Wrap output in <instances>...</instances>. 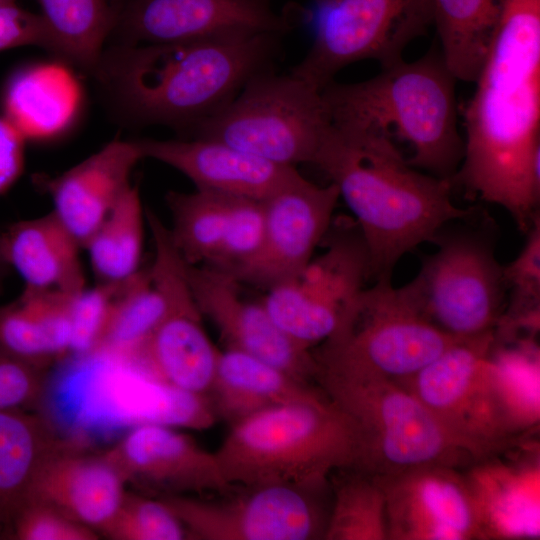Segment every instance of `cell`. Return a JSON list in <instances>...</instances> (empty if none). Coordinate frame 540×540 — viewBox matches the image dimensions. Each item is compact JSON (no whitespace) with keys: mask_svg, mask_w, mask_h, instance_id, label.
Returning <instances> with one entry per match:
<instances>
[{"mask_svg":"<svg viewBox=\"0 0 540 540\" xmlns=\"http://www.w3.org/2000/svg\"><path fill=\"white\" fill-rule=\"evenodd\" d=\"M474 83L462 111L464 155L451 182L505 209L526 233L540 201V0H501Z\"/></svg>","mask_w":540,"mask_h":540,"instance_id":"1","label":"cell"},{"mask_svg":"<svg viewBox=\"0 0 540 540\" xmlns=\"http://www.w3.org/2000/svg\"><path fill=\"white\" fill-rule=\"evenodd\" d=\"M280 36L106 45L92 76L121 122L168 126L184 137L227 105L253 76L273 69Z\"/></svg>","mask_w":540,"mask_h":540,"instance_id":"2","label":"cell"},{"mask_svg":"<svg viewBox=\"0 0 540 540\" xmlns=\"http://www.w3.org/2000/svg\"><path fill=\"white\" fill-rule=\"evenodd\" d=\"M353 214L369 260V278L392 280L399 260L431 242L446 223L472 208L454 204L451 180L411 166L385 136L330 125L313 162Z\"/></svg>","mask_w":540,"mask_h":540,"instance_id":"3","label":"cell"},{"mask_svg":"<svg viewBox=\"0 0 540 540\" xmlns=\"http://www.w3.org/2000/svg\"><path fill=\"white\" fill-rule=\"evenodd\" d=\"M456 81L441 51L432 48L419 59H403L364 81H332L321 94L334 128L401 141L411 150V166L452 180L464 155Z\"/></svg>","mask_w":540,"mask_h":540,"instance_id":"4","label":"cell"},{"mask_svg":"<svg viewBox=\"0 0 540 540\" xmlns=\"http://www.w3.org/2000/svg\"><path fill=\"white\" fill-rule=\"evenodd\" d=\"M234 486L320 484L356 469L360 449L349 416L325 393L255 413L231 426L214 452Z\"/></svg>","mask_w":540,"mask_h":540,"instance_id":"5","label":"cell"},{"mask_svg":"<svg viewBox=\"0 0 540 540\" xmlns=\"http://www.w3.org/2000/svg\"><path fill=\"white\" fill-rule=\"evenodd\" d=\"M460 339L429 322L405 285L379 280L359 292L313 355L317 375L401 383Z\"/></svg>","mask_w":540,"mask_h":540,"instance_id":"6","label":"cell"},{"mask_svg":"<svg viewBox=\"0 0 540 540\" xmlns=\"http://www.w3.org/2000/svg\"><path fill=\"white\" fill-rule=\"evenodd\" d=\"M497 225L474 207L446 223L430 243L416 276L405 284L422 315L456 338L494 331L507 287L496 256Z\"/></svg>","mask_w":540,"mask_h":540,"instance_id":"7","label":"cell"},{"mask_svg":"<svg viewBox=\"0 0 540 540\" xmlns=\"http://www.w3.org/2000/svg\"><path fill=\"white\" fill-rule=\"evenodd\" d=\"M325 394L355 425L357 469L390 475L422 466H449L475 459L431 411L402 384L318 374Z\"/></svg>","mask_w":540,"mask_h":540,"instance_id":"8","label":"cell"},{"mask_svg":"<svg viewBox=\"0 0 540 540\" xmlns=\"http://www.w3.org/2000/svg\"><path fill=\"white\" fill-rule=\"evenodd\" d=\"M494 331L455 342L401 382L480 462L522 428L493 357Z\"/></svg>","mask_w":540,"mask_h":540,"instance_id":"9","label":"cell"},{"mask_svg":"<svg viewBox=\"0 0 540 540\" xmlns=\"http://www.w3.org/2000/svg\"><path fill=\"white\" fill-rule=\"evenodd\" d=\"M321 91L291 73L253 76L217 113L184 137L226 143L271 163L313 164L330 128Z\"/></svg>","mask_w":540,"mask_h":540,"instance_id":"10","label":"cell"},{"mask_svg":"<svg viewBox=\"0 0 540 540\" xmlns=\"http://www.w3.org/2000/svg\"><path fill=\"white\" fill-rule=\"evenodd\" d=\"M314 37L291 74L318 90L350 64L382 68L403 60L406 47L432 25V0H310Z\"/></svg>","mask_w":540,"mask_h":540,"instance_id":"11","label":"cell"},{"mask_svg":"<svg viewBox=\"0 0 540 540\" xmlns=\"http://www.w3.org/2000/svg\"><path fill=\"white\" fill-rule=\"evenodd\" d=\"M327 486L234 485L215 497L158 498L180 520L188 539L312 540L324 539L330 511Z\"/></svg>","mask_w":540,"mask_h":540,"instance_id":"12","label":"cell"},{"mask_svg":"<svg viewBox=\"0 0 540 540\" xmlns=\"http://www.w3.org/2000/svg\"><path fill=\"white\" fill-rule=\"evenodd\" d=\"M326 250L294 277L267 290L262 303L292 339L311 349L337 329L369 279L366 245L356 222L330 228Z\"/></svg>","mask_w":540,"mask_h":540,"instance_id":"13","label":"cell"},{"mask_svg":"<svg viewBox=\"0 0 540 540\" xmlns=\"http://www.w3.org/2000/svg\"><path fill=\"white\" fill-rule=\"evenodd\" d=\"M150 274L166 297L167 315L136 351L120 359L172 391L203 400L209 396L220 350L203 327L186 264L176 254L162 252Z\"/></svg>","mask_w":540,"mask_h":540,"instance_id":"14","label":"cell"},{"mask_svg":"<svg viewBox=\"0 0 540 540\" xmlns=\"http://www.w3.org/2000/svg\"><path fill=\"white\" fill-rule=\"evenodd\" d=\"M106 45L174 43L290 29L269 0H109ZM105 45V46H106Z\"/></svg>","mask_w":540,"mask_h":540,"instance_id":"15","label":"cell"},{"mask_svg":"<svg viewBox=\"0 0 540 540\" xmlns=\"http://www.w3.org/2000/svg\"><path fill=\"white\" fill-rule=\"evenodd\" d=\"M374 476L385 497L388 539L485 538L472 485L456 468L431 465Z\"/></svg>","mask_w":540,"mask_h":540,"instance_id":"16","label":"cell"},{"mask_svg":"<svg viewBox=\"0 0 540 540\" xmlns=\"http://www.w3.org/2000/svg\"><path fill=\"white\" fill-rule=\"evenodd\" d=\"M333 183L319 186L298 173L263 200L264 237L258 254L232 274L269 289L296 276L324 240L339 200Z\"/></svg>","mask_w":540,"mask_h":540,"instance_id":"17","label":"cell"},{"mask_svg":"<svg viewBox=\"0 0 540 540\" xmlns=\"http://www.w3.org/2000/svg\"><path fill=\"white\" fill-rule=\"evenodd\" d=\"M186 273L201 314L215 324L226 348L249 354L299 380L316 379L317 364L311 349L286 334L262 301L246 300L240 292L241 283L232 274L187 262Z\"/></svg>","mask_w":540,"mask_h":540,"instance_id":"18","label":"cell"},{"mask_svg":"<svg viewBox=\"0 0 540 540\" xmlns=\"http://www.w3.org/2000/svg\"><path fill=\"white\" fill-rule=\"evenodd\" d=\"M104 453L127 484L157 497L215 495L233 487L224 478L214 452L167 424H139Z\"/></svg>","mask_w":540,"mask_h":540,"instance_id":"19","label":"cell"},{"mask_svg":"<svg viewBox=\"0 0 540 540\" xmlns=\"http://www.w3.org/2000/svg\"><path fill=\"white\" fill-rule=\"evenodd\" d=\"M143 158L166 164L196 189L265 200L299 172L207 138L135 139Z\"/></svg>","mask_w":540,"mask_h":540,"instance_id":"20","label":"cell"},{"mask_svg":"<svg viewBox=\"0 0 540 540\" xmlns=\"http://www.w3.org/2000/svg\"><path fill=\"white\" fill-rule=\"evenodd\" d=\"M143 159L136 140H114L56 177H42L51 211L84 248L109 211L132 185L130 175Z\"/></svg>","mask_w":540,"mask_h":540,"instance_id":"21","label":"cell"},{"mask_svg":"<svg viewBox=\"0 0 540 540\" xmlns=\"http://www.w3.org/2000/svg\"><path fill=\"white\" fill-rule=\"evenodd\" d=\"M126 481L105 455H88L67 442L42 465L28 499L48 504L100 535L119 507Z\"/></svg>","mask_w":540,"mask_h":540,"instance_id":"22","label":"cell"},{"mask_svg":"<svg viewBox=\"0 0 540 540\" xmlns=\"http://www.w3.org/2000/svg\"><path fill=\"white\" fill-rule=\"evenodd\" d=\"M81 248L52 212L13 223L0 233V254L28 290L74 293L85 288Z\"/></svg>","mask_w":540,"mask_h":540,"instance_id":"23","label":"cell"},{"mask_svg":"<svg viewBox=\"0 0 540 540\" xmlns=\"http://www.w3.org/2000/svg\"><path fill=\"white\" fill-rule=\"evenodd\" d=\"M323 394L309 382L244 352L226 348L218 355L208 397L230 426L273 406Z\"/></svg>","mask_w":540,"mask_h":540,"instance_id":"24","label":"cell"},{"mask_svg":"<svg viewBox=\"0 0 540 540\" xmlns=\"http://www.w3.org/2000/svg\"><path fill=\"white\" fill-rule=\"evenodd\" d=\"M68 441L43 416L28 410L0 411V535L5 538L27 500L44 462Z\"/></svg>","mask_w":540,"mask_h":540,"instance_id":"25","label":"cell"},{"mask_svg":"<svg viewBox=\"0 0 540 540\" xmlns=\"http://www.w3.org/2000/svg\"><path fill=\"white\" fill-rule=\"evenodd\" d=\"M501 0H432L444 61L456 78L475 82L495 32Z\"/></svg>","mask_w":540,"mask_h":540,"instance_id":"26","label":"cell"},{"mask_svg":"<svg viewBox=\"0 0 540 540\" xmlns=\"http://www.w3.org/2000/svg\"><path fill=\"white\" fill-rule=\"evenodd\" d=\"M74 104L66 75L52 67L34 66L17 71L4 95V117L26 140L52 135L62 129Z\"/></svg>","mask_w":540,"mask_h":540,"instance_id":"27","label":"cell"},{"mask_svg":"<svg viewBox=\"0 0 540 540\" xmlns=\"http://www.w3.org/2000/svg\"><path fill=\"white\" fill-rule=\"evenodd\" d=\"M145 221L139 189L131 185L84 246L99 282L121 283L141 270Z\"/></svg>","mask_w":540,"mask_h":540,"instance_id":"28","label":"cell"},{"mask_svg":"<svg viewBox=\"0 0 540 540\" xmlns=\"http://www.w3.org/2000/svg\"><path fill=\"white\" fill-rule=\"evenodd\" d=\"M57 57L92 74L110 30L107 0H37Z\"/></svg>","mask_w":540,"mask_h":540,"instance_id":"29","label":"cell"},{"mask_svg":"<svg viewBox=\"0 0 540 540\" xmlns=\"http://www.w3.org/2000/svg\"><path fill=\"white\" fill-rule=\"evenodd\" d=\"M167 312L166 297L149 269L140 270L123 284L94 355L128 356L149 338Z\"/></svg>","mask_w":540,"mask_h":540,"instance_id":"30","label":"cell"},{"mask_svg":"<svg viewBox=\"0 0 540 540\" xmlns=\"http://www.w3.org/2000/svg\"><path fill=\"white\" fill-rule=\"evenodd\" d=\"M230 197L196 188L166 195L170 238L188 264L208 265L214 259L225 231Z\"/></svg>","mask_w":540,"mask_h":540,"instance_id":"31","label":"cell"},{"mask_svg":"<svg viewBox=\"0 0 540 540\" xmlns=\"http://www.w3.org/2000/svg\"><path fill=\"white\" fill-rule=\"evenodd\" d=\"M333 488L327 540H388L383 491L372 474L355 469Z\"/></svg>","mask_w":540,"mask_h":540,"instance_id":"32","label":"cell"},{"mask_svg":"<svg viewBox=\"0 0 540 540\" xmlns=\"http://www.w3.org/2000/svg\"><path fill=\"white\" fill-rule=\"evenodd\" d=\"M0 351L45 367L58 359L39 294L25 289L0 305Z\"/></svg>","mask_w":540,"mask_h":540,"instance_id":"33","label":"cell"},{"mask_svg":"<svg viewBox=\"0 0 540 540\" xmlns=\"http://www.w3.org/2000/svg\"><path fill=\"white\" fill-rule=\"evenodd\" d=\"M527 239L518 256L503 265L510 301L499 319V324L519 329L539 325L540 305V215H537L526 232Z\"/></svg>","mask_w":540,"mask_h":540,"instance_id":"34","label":"cell"},{"mask_svg":"<svg viewBox=\"0 0 540 540\" xmlns=\"http://www.w3.org/2000/svg\"><path fill=\"white\" fill-rule=\"evenodd\" d=\"M100 535L113 540L188 539L180 520L160 498L129 491Z\"/></svg>","mask_w":540,"mask_h":540,"instance_id":"35","label":"cell"},{"mask_svg":"<svg viewBox=\"0 0 540 540\" xmlns=\"http://www.w3.org/2000/svg\"><path fill=\"white\" fill-rule=\"evenodd\" d=\"M264 228L263 200L231 196L223 238L208 265L234 274L258 254Z\"/></svg>","mask_w":540,"mask_h":540,"instance_id":"36","label":"cell"},{"mask_svg":"<svg viewBox=\"0 0 540 540\" xmlns=\"http://www.w3.org/2000/svg\"><path fill=\"white\" fill-rule=\"evenodd\" d=\"M124 283L125 281L99 282L92 288L86 286L80 291L69 294L70 355L84 357L95 354L115 299Z\"/></svg>","mask_w":540,"mask_h":540,"instance_id":"37","label":"cell"},{"mask_svg":"<svg viewBox=\"0 0 540 540\" xmlns=\"http://www.w3.org/2000/svg\"><path fill=\"white\" fill-rule=\"evenodd\" d=\"M99 534L54 507L28 499L18 509L5 538L16 540H97Z\"/></svg>","mask_w":540,"mask_h":540,"instance_id":"38","label":"cell"},{"mask_svg":"<svg viewBox=\"0 0 540 540\" xmlns=\"http://www.w3.org/2000/svg\"><path fill=\"white\" fill-rule=\"evenodd\" d=\"M45 369L0 351V411L36 405L43 395Z\"/></svg>","mask_w":540,"mask_h":540,"instance_id":"39","label":"cell"},{"mask_svg":"<svg viewBox=\"0 0 540 540\" xmlns=\"http://www.w3.org/2000/svg\"><path fill=\"white\" fill-rule=\"evenodd\" d=\"M39 46L57 56L54 37L41 14L18 7H0V51L19 46Z\"/></svg>","mask_w":540,"mask_h":540,"instance_id":"40","label":"cell"},{"mask_svg":"<svg viewBox=\"0 0 540 540\" xmlns=\"http://www.w3.org/2000/svg\"><path fill=\"white\" fill-rule=\"evenodd\" d=\"M24 137L5 117H0V194L19 178L24 163Z\"/></svg>","mask_w":540,"mask_h":540,"instance_id":"41","label":"cell"},{"mask_svg":"<svg viewBox=\"0 0 540 540\" xmlns=\"http://www.w3.org/2000/svg\"><path fill=\"white\" fill-rule=\"evenodd\" d=\"M8 265L5 263V261L3 260L1 254H0V286H1V282L5 276V273H6V270L8 269Z\"/></svg>","mask_w":540,"mask_h":540,"instance_id":"42","label":"cell"},{"mask_svg":"<svg viewBox=\"0 0 540 540\" xmlns=\"http://www.w3.org/2000/svg\"><path fill=\"white\" fill-rule=\"evenodd\" d=\"M16 0H0V7L4 5L14 4Z\"/></svg>","mask_w":540,"mask_h":540,"instance_id":"43","label":"cell"},{"mask_svg":"<svg viewBox=\"0 0 540 540\" xmlns=\"http://www.w3.org/2000/svg\"><path fill=\"white\" fill-rule=\"evenodd\" d=\"M107 1H109V0H107Z\"/></svg>","mask_w":540,"mask_h":540,"instance_id":"44","label":"cell"}]
</instances>
